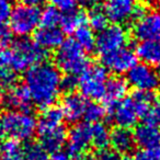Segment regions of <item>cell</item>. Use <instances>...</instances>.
Listing matches in <instances>:
<instances>
[{"label": "cell", "mask_w": 160, "mask_h": 160, "mask_svg": "<svg viewBox=\"0 0 160 160\" xmlns=\"http://www.w3.org/2000/svg\"><path fill=\"white\" fill-rule=\"evenodd\" d=\"M24 86L31 97L32 104L41 109L54 105L62 90V76L57 67L41 62L25 73Z\"/></svg>", "instance_id": "obj_1"}, {"label": "cell", "mask_w": 160, "mask_h": 160, "mask_svg": "<svg viewBox=\"0 0 160 160\" xmlns=\"http://www.w3.org/2000/svg\"><path fill=\"white\" fill-rule=\"evenodd\" d=\"M46 51L41 48L34 41L21 38L9 48L0 53V64L9 67L14 72L28 71L30 68L44 62Z\"/></svg>", "instance_id": "obj_2"}, {"label": "cell", "mask_w": 160, "mask_h": 160, "mask_svg": "<svg viewBox=\"0 0 160 160\" xmlns=\"http://www.w3.org/2000/svg\"><path fill=\"white\" fill-rule=\"evenodd\" d=\"M152 101V93L136 91L111 107L112 120L118 127L129 129L151 113Z\"/></svg>", "instance_id": "obj_3"}, {"label": "cell", "mask_w": 160, "mask_h": 160, "mask_svg": "<svg viewBox=\"0 0 160 160\" xmlns=\"http://www.w3.org/2000/svg\"><path fill=\"white\" fill-rule=\"evenodd\" d=\"M38 128L31 112L8 110L0 114V136L14 142H29Z\"/></svg>", "instance_id": "obj_4"}, {"label": "cell", "mask_w": 160, "mask_h": 160, "mask_svg": "<svg viewBox=\"0 0 160 160\" xmlns=\"http://www.w3.org/2000/svg\"><path fill=\"white\" fill-rule=\"evenodd\" d=\"M55 62L58 70L75 77L89 67L87 52L73 40H67L62 43L55 54Z\"/></svg>", "instance_id": "obj_5"}, {"label": "cell", "mask_w": 160, "mask_h": 160, "mask_svg": "<svg viewBox=\"0 0 160 160\" xmlns=\"http://www.w3.org/2000/svg\"><path fill=\"white\" fill-rule=\"evenodd\" d=\"M78 87L80 94L89 100H102L108 81L107 69L102 66H90L80 73Z\"/></svg>", "instance_id": "obj_6"}, {"label": "cell", "mask_w": 160, "mask_h": 160, "mask_svg": "<svg viewBox=\"0 0 160 160\" xmlns=\"http://www.w3.org/2000/svg\"><path fill=\"white\" fill-rule=\"evenodd\" d=\"M8 20L12 33L19 38H25L35 32L40 25V11L35 7L21 3L12 8Z\"/></svg>", "instance_id": "obj_7"}, {"label": "cell", "mask_w": 160, "mask_h": 160, "mask_svg": "<svg viewBox=\"0 0 160 160\" xmlns=\"http://www.w3.org/2000/svg\"><path fill=\"white\" fill-rule=\"evenodd\" d=\"M126 82L136 91L153 93L160 88V73L150 65L139 62L127 71Z\"/></svg>", "instance_id": "obj_8"}, {"label": "cell", "mask_w": 160, "mask_h": 160, "mask_svg": "<svg viewBox=\"0 0 160 160\" xmlns=\"http://www.w3.org/2000/svg\"><path fill=\"white\" fill-rule=\"evenodd\" d=\"M67 156L72 159H79L86 155L92 147V126L91 123H77L67 134Z\"/></svg>", "instance_id": "obj_9"}, {"label": "cell", "mask_w": 160, "mask_h": 160, "mask_svg": "<svg viewBox=\"0 0 160 160\" xmlns=\"http://www.w3.org/2000/svg\"><path fill=\"white\" fill-rule=\"evenodd\" d=\"M103 11L108 20L120 25L136 20L142 12L137 0H104Z\"/></svg>", "instance_id": "obj_10"}, {"label": "cell", "mask_w": 160, "mask_h": 160, "mask_svg": "<svg viewBox=\"0 0 160 160\" xmlns=\"http://www.w3.org/2000/svg\"><path fill=\"white\" fill-rule=\"evenodd\" d=\"M127 42L128 34L126 30L120 24H112L108 25L96 36V48L101 56L126 46Z\"/></svg>", "instance_id": "obj_11"}, {"label": "cell", "mask_w": 160, "mask_h": 160, "mask_svg": "<svg viewBox=\"0 0 160 160\" xmlns=\"http://www.w3.org/2000/svg\"><path fill=\"white\" fill-rule=\"evenodd\" d=\"M135 60L136 54L127 45L111 53L101 55L102 67L116 75L127 72L135 65Z\"/></svg>", "instance_id": "obj_12"}, {"label": "cell", "mask_w": 160, "mask_h": 160, "mask_svg": "<svg viewBox=\"0 0 160 160\" xmlns=\"http://www.w3.org/2000/svg\"><path fill=\"white\" fill-rule=\"evenodd\" d=\"M133 31L140 41L160 38V10L142 12L135 20Z\"/></svg>", "instance_id": "obj_13"}, {"label": "cell", "mask_w": 160, "mask_h": 160, "mask_svg": "<svg viewBox=\"0 0 160 160\" xmlns=\"http://www.w3.org/2000/svg\"><path fill=\"white\" fill-rule=\"evenodd\" d=\"M89 103L88 99L77 92H69L62 102V112L64 118L69 122H79L83 120L86 109Z\"/></svg>", "instance_id": "obj_14"}, {"label": "cell", "mask_w": 160, "mask_h": 160, "mask_svg": "<svg viewBox=\"0 0 160 160\" xmlns=\"http://www.w3.org/2000/svg\"><path fill=\"white\" fill-rule=\"evenodd\" d=\"M40 145L46 152L55 153L62 151L64 145L66 144L67 134L64 125L51 128L38 129Z\"/></svg>", "instance_id": "obj_15"}, {"label": "cell", "mask_w": 160, "mask_h": 160, "mask_svg": "<svg viewBox=\"0 0 160 160\" xmlns=\"http://www.w3.org/2000/svg\"><path fill=\"white\" fill-rule=\"evenodd\" d=\"M3 103L10 110L30 112V109L32 107V100L24 83L23 85L14 83L13 86L8 88L3 97Z\"/></svg>", "instance_id": "obj_16"}, {"label": "cell", "mask_w": 160, "mask_h": 160, "mask_svg": "<svg viewBox=\"0 0 160 160\" xmlns=\"http://www.w3.org/2000/svg\"><path fill=\"white\" fill-rule=\"evenodd\" d=\"M135 144L140 148H160V126L155 122H144L134 132Z\"/></svg>", "instance_id": "obj_17"}, {"label": "cell", "mask_w": 160, "mask_h": 160, "mask_svg": "<svg viewBox=\"0 0 160 160\" xmlns=\"http://www.w3.org/2000/svg\"><path fill=\"white\" fill-rule=\"evenodd\" d=\"M34 42L44 51L57 49L64 42V31L59 27H40L35 31Z\"/></svg>", "instance_id": "obj_18"}, {"label": "cell", "mask_w": 160, "mask_h": 160, "mask_svg": "<svg viewBox=\"0 0 160 160\" xmlns=\"http://www.w3.org/2000/svg\"><path fill=\"white\" fill-rule=\"evenodd\" d=\"M112 149L118 155L129 153L135 147L134 135L128 128L118 127L110 134V142Z\"/></svg>", "instance_id": "obj_19"}, {"label": "cell", "mask_w": 160, "mask_h": 160, "mask_svg": "<svg viewBox=\"0 0 160 160\" xmlns=\"http://www.w3.org/2000/svg\"><path fill=\"white\" fill-rule=\"evenodd\" d=\"M136 56L147 65H158L160 62V38L142 40L136 47Z\"/></svg>", "instance_id": "obj_20"}, {"label": "cell", "mask_w": 160, "mask_h": 160, "mask_svg": "<svg viewBox=\"0 0 160 160\" xmlns=\"http://www.w3.org/2000/svg\"><path fill=\"white\" fill-rule=\"evenodd\" d=\"M127 88H128V85L124 79L118 77L110 78L107 81L104 96L102 100L104 101L105 104L113 107L118 101L126 97Z\"/></svg>", "instance_id": "obj_21"}, {"label": "cell", "mask_w": 160, "mask_h": 160, "mask_svg": "<svg viewBox=\"0 0 160 160\" xmlns=\"http://www.w3.org/2000/svg\"><path fill=\"white\" fill-rule=\"evenodd\" d=\"M73 41L79 45L83 51L89 52L96 47V35L94 31L86 23L78 28L73 32Z\"/></svg>", "instance_id": "obj_22"}, {"label": "cell", "mask_w": 160, "mask_h": 160, "mask_svg": "<svg viewBox=\"0 0 160 160\" xmlns=\"http://www.w3.org/2000/svg\"><path fill=\"white\" fill-rule=\"evenodd\" d=\"M87 23V17L85 13L79 11H72L66 12L65 16H62V21H60V29L67 33H73L78 28Z\"/></svg>", "instance_id": "obj_23"}, {"label": "cell", "mask_w": 160, "mask_h": 160, "mask_svg": "<svg viewBox=\"0 0 160 160\" xmlns=\"http://www.w3.org/2000/svg\"><path fill=\"white\" fill-rule=\"evenodd\" d=\"M91 126H92V147L99 149V150L105 149V147L110 142V134H111V132L101 122L91 123Z\"/></svg>", "instance_id": "obj_24"}, {"label": "cell", "mask_w": 160, "mask_h": 160, "mask_svg": "<svg viewBox=\"0 0 160 160\" xmlns=\"http://www.w3.org/2000/svg\"><path fill=\"white\" fill-rule=\"evenodd\" d=\"M0 160H24L22 147L18 142L5 140L0 145Z\"/></svg>", "instance_id": "obj_25"}, {"label": "cell", "mask_w": 160, "mask_h": 160, "mask_svg": "<svg viewBox=\"0 0 160 160\" xmlns=\"http://www.w3.org/2000/svg\"><path fill=\"white\" fill-rule=\"evenodd\" d=\"M62 21V13L56 8L46 7L42 12H40L41 27H58Z\"/></svg>", "instance_id": "obj_26"}, {"label": "cell", "mask_w": 160, "mask_h": 160, "mask_svg": "<svg viewBox=\"0 0 160 160\" xmlns=\"http://www.w3.org/2000/svg\"><path fill=\"white\" fill-rule=\"evenodd\" d=\"M108 21L109 20H108L104 11L100 9H93L87 18V23H89V27L93 31L98 32L102 31L108 27Z\"/></svg>", "instance_id": "obj_27"}, {"label": "cell", "mask_w": 160, "mask_h": 160, "mask_svg": "<svg viewBox=\"0 0 160 160\" xmlns=\"http://www.w3.org/2000/svg\"><path fill=\"white\" fill-rule=\"evenodd\" d=\"M24 160H48L47 152L40 144L29 142L22 148Z\"/></svg>", "instance_id": "obj_28"}, {"label": "cell", "mask_w": 160, "mask_h": 160, "mask_svg": "<svg viewBox=\"0 0 160 160\" xmlns=\"http://www.w3.org/2000/svg\"><path fill=\"white\" fill-rule=\"evenodd\" d=\"M104 114L105 110L103 109L102 105L98 104V103L89 102L87 105V109H86L83 120L88 123H97L100 122V120H102Z\"/></svg>", "instance_id": "obj_29"}, {"label": "cell", "mask_w": 160, "mask_h": 160, "mask_svg": "<svg viewBox=\"0 0 160 160\" xmlns=\"http://www.w3.org/2000/svg\"><path fill=\"white\" fill-rule=\"evenodd\" d=\"M16 83V72L9 67L0 64V88L8 89Z\"/></svg>", "instance_id": "obj_30"}, {"label": "cell", "mask_w": 160, "mask_h": 160, "mask_svg": "<svg viewBox=\"0 0 160 160\" xmlns=\"http://www.w3.org/2000/svg\"><path fill=\"white\" fill-rule=\"evenodd\" d=\"M132 160H160V148H140Z\"/></svg>", "instance_id": "obj_31"}, {"label": "cell", "mask_w": 160, "mask_h": 160, "mask_svg": "<svg viewBox=\"0 0 160 160\" xmlns=\"http://www.w3.org/2000/svg\"><path fill=\"white\" fill-rule=\"evenodd\" d=\"M52 7L56 8L60 12H69L76 9L77 0H47Z\"/></svg>", "instance_id": "obj_32"}, {"label": "cell", "mask_w": 160, "mask_h": 160, "mask_svg": "<svg viewBox=\"0 0 160 160\" xmlns=\"http://www.w3.org/2000/svg\"><path fill=\"white\" fill-rule=\"evenodd\" d=\"M12 6L10 0H0V22H6L11 13Z\"/></svg>", "instance_id": "obj_33"}, {"label": "cell", "mask_w": 160, "mask_h": 160, "mask_svg": "<svg viewBox=\"0 0 160 160\" xmlns=\"http://www.w3.org/2000/svg\"><path fill=\"white\" fill-rule=\"evenodd\" d=\"M78 86V80L76 79L75 76L66 75L65 78H62V89L69 92H72L73 89Z\"/></svg>", "instance_id": "obj_34"}, {"label": "cell", "mask_w": 160, "mask_h": 160, "mask_svg": "<svg viewBox=\"0 0 160 160\" xmlns=\"http://www.w3.org/2000/svg\"><path fill=\"white\" fill-rule=\"evenodd\" d=\"M11 30H10L9 25L6 22H0V43L1 44H6L9 42L10 38H11Z\"/></svg>", "instance_id": "obj_35"}, {"label": "cell", "mask_w": 160, "mask_h": 160, "mask_svg": "<svg viewBox=\"0 0 160 160\" xmlns=\"http://www.w3.org/2000/svg\"><path fill=\"white\" fill-rule=\"evenodd\" d=\"M120 158H121L120 155L116 153L113 149L110 150V149H107V148L102 149L101 152L99 153V156H98L99 160H118Z\"/></svg>", "instance_id": "obj_36"}, {"label": "cell", "mask_w": 160, "mask_h": 160, "mask_svg": "<svg viewBox=\"0 0 160 160\" xmlns=\"http://www.w3.org/2000/svg\"><path fill=\"white\" fill-rule=\"evenodd\" d=\"M150 114L152 116V122H155L158 126H160V101H158L155 107L151 109Z\"/></svg>", "instance_id": "obj_37"}, {"label": "cell", "mask_w": 160, "mask_h": 160, "mask_svg": "<svg viewBox=\"0 0 160 160\" xmlns=\"http://www.w3.org/2000/svg\"><path fill=\"white\" fill-rule=\"evenodd\" d=\"M77 1H79V2L82 6H85V7L93 8V7H96L99 2H100L101 0H77Z\"/></svg>", "instance_id": "obj_38"}, {"label": "cell", "mask_w": 160, "mask_h": 160, "mask_svg": "<svg viewBox=\"0 0 160 160\" xmlns=\"http://www.w3.org/2000/svg\"><path fill=\"white\" fill-rule=\"evenodd\" d=\"M43 1L44 0H21V2L23 5L30 6V7H35V8H38L40 5H42Z\"/></svg>", "instance_id": "obj_39"}, {"label": "cell", "mask_w": 160, "mask_h": 160, "mask_svg": "<svg viewBox=\"0 0 160 160\" xmlns=\"http://www.w3.org/2000/svg\"><path fill=\"white\" fill-rule=\"evenodd\" d=\"M51 160H69V157L67 156V153L58 151V152L53 153V158Z\"/></svg>", "instance_id": "obj_40"}, {"label": "cell", "mask_w": 160, "mask_h": 160, "mask_svg": "<svg viewBox=\"0 0 160 160\" xmlns=\"http://www.w3.org/2000/svg\"><path fill=\"white\" fill-rule=\"evenodd\" d=\"M78 160H99V159H98V157H94V156L87 155V153H86L85 156H82V157H80Z\"/></svg>", "instance_id": "obj_41"}, {"label": "cell", "mask_w": 160, "mask_h": 160, "mask_svg": "<svg viewBox=\"0 0 160 160\" xmlns=\"http://www.w3.org/2000/svg\"><path fill=\"white\" fill-rule=\"evenodd\" d=\"M145 2L153 6H160V0H144Z\"/></svg>", "instance_id": "obj_42"}, {"label": "cell", "mask_w": 160, "mask_h": 160, "mask_svg": "<svg viewBox=\"0 0 160 160\" xmlns=\"http://www.w3.org/2000/svg\"><path fill=\"white\" fill-rule=\"evenodd\" d=\"M2 104H3V96H2V93L0 92V110H1V107H2Z\"/></svg>", "instance_id": "obj_43"}, {"label": "cell", "mask_w": 160, "mask_h": 160, "mask_svg": "<svg viewBox=\"0 0 160 160\" xmlns=\"http://www.w3.org/2000/svg\"><path fill=\"white\" fill-rule=\"evenodd\" d=\"M1 51H2V44L0 43V53H1Z\"/></svg>", "instance_id": "obj_44"}, {"label": "cell", "mask_w": 160, "mask_h": 160, "mask_svg": "<svg viewBox=\"0 0 160 160\" xmlns=\"http://www.w3.org/2000/svg\"><path fill=\"white\" fill-rule=\"evenodd\" d=\"M118 160H128V159H126V158H122V157H121V158H120V159H118Z\"/></svg>", "instance_id": "obj_45"}, {"label": "cell", "mask_w": 160, "mask_h": 160, "mask_svg": "<svg viewBox=\"0 0 160 160\" xmlns=\"http://www.w3.org/2000/svg\"><path fill=\"white\" fill-rule=\"evenodd\" d=\"M158 68H159V71H160V62H158ZM159 73H160V72H159Z\"/></svg>", "instance_id": "obj_46"}]
</instances>
